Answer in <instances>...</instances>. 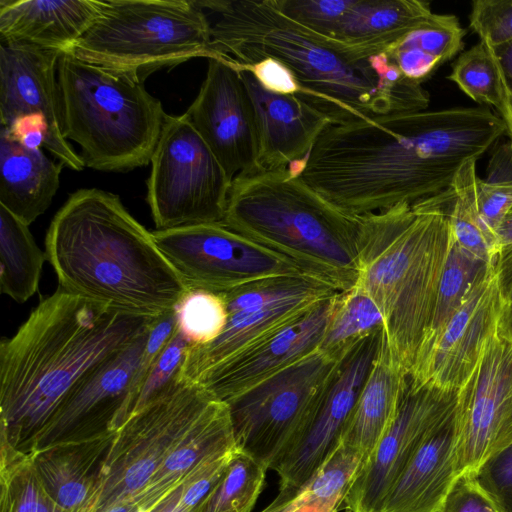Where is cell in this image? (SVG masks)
I'll use <instances>...</instances> for the list:
<instances>
[{"instance_id":"cell-1","label":"cell","mask_w":512,"mask_h":512,"mask_svg":"<svg viewBox=\"0 0 512 512\" xmlns=\"http://www.w3.org/2000/svg\"><path fill=\"white\" fill-rule=\"evenodd\" d=\"M507 133L484 107L390 113L328 124L300 177L352 216L416 204L451 187L461 166Z\"/></svg>"},{"instance_id":"cell-2","label":"cell","mask_w":512,"mask_h":512,"mask_svg":"<svg viewBox=\"0 0 512 512\" xmlns=\"http://www.w3.org/2000/svg\"><path fill=\"white\" fill-rule=\"evenodd\" d=\"M155 317L59 287L42 299L16 333L1 340V446L31 453L75 386L143 337Z\"/></svg>"},{"instance_id":"cell-3","label":"cell","mask_w":512,"mask_h":512,"mask_svg":"<svg viewBox=\"0 0 512 512\" xmlns=\"http://www.w3.org/2000/svg\"><path fill=\"white\" fill-rule=\"evenodd\" d=\"M223 59L252 65L274 58L295 75L305 101L332 121L426 110L430 97L386 53L356 61L331 39L286 16L275 0H196Z\"/></svg>"},{"instance_id":"cell-4","label":"cell","mask_w":512,"mask_h":512,"mask_svg":"<svg viewBox=\"0 0 512 512\" xmlns=\"http://www.w3.org/2000/svg\"><path fill=\"white\" fill-rule=\"evenodd\" d=\"M44 252L59 288L122 312L160 315L188 289L153 233L118 195L101 189L68 197L50 223Z\"/></svg>"},{"instance_id":"cell-5","label":"cell","mask_w":512,"mask_h":512,"mask_svg":"<svg viewBox=\"0 0 512 512\" xmlns=\"http://www.w3.org/2000/svg\"><path fill=\"white\" fill-rule=\"evenodd\" d=\"M451 199L449 188L413 205L359 216L356 284L382 309L388 344L408 374L430 327L453 243Z\"/></svg>"},{"instance_id":"cell-6","label":"cell","mask_w":512,"mask_h":512,"mask_svg":"<svg viewBox=\"0 0 512 512\" xmlns=\"http://www.w3.org/2000/svg\"><path fill=\"white\" fill-rule=\"evenodd\" d=\"M223 223L339 292L357 282L359 216L340 210L288 168L236 176Z\"/></svg>"},{"instance_id":"cell-7","label":"cell","mask_w":512,"mask_h":512,"mask_svg":"<svg viewBox=\"0 0 512 512\" xmlns=\"http://www.w3.org/2000/svg\"><path fill=\"white\" fill-rule=\"evenodd\" d=\"M57 81L62 133L80 145L85 166L125 172L151 161L167 114L142 82L67 52Z\"/></svg>"},{"instance_id":"cell-8","label":"cell","mask_w":512,"mask_h":512,"mask_svg":"<svg viewBox=\"0 0 512 512\" xmlns=\"http://www.w3.org/2000/svg\"><path fill=\"white\" fill-rule=\"evenodd\" d=\"M70 53L144 82L193 58H221L196 0H99V11Z\"/></svg>"},{"instance_id":"cell-9","label":"cell","mask_w":512,"mask_h":512,"mask_svg":"<svg viewBox=\"0 0 512 512\" xmlns=\"http://www.w3.org/2000/svg\"><path fill=\"white\" fill-rule=\"evenodd\" d=\"M341 361L318 349L225 402L236 448L275 471L306 434Z\"/></svg>"},{"instance_id":"cell-10","label":"cell","mask_w":512,"mask_h":512,"mask_svg":"<svg viewBox=\"0 0 512 512\" xmlns=\"http://www.w3.org/2000/svg\"><path fill=\"white\" fill-rule=\"evenodd\" d=\"M216 398L181 375L115 432L90 512L133 503L188 429Z\"/></svg>"},{"instance_id":"cell-11","label":"cell","mask_w":512,"mask_h":512,"mask_svg":"<svg viewBox=\"0 0 512 512\" xmlns=\"http://www.w3.org/2000/svg\"><path fill=\"white\" fill-rule=\"evenodd\" d=\"M150 162L147 203L157 230L223 223L232 180L186 112L166 116Z\"/></svg>"},{"instance_id":"cell-12","label":"cell","mask_w":512,"mask_h":512,"mask_svg":"<svg viewBox=\"0 0 512 512\" xmlns=\"http://www.w3.org/2000/svg\"><path fill=\"white\" fill-rule=\"evenodd\" d=\"M512 444V334L500 325L488 337L457 391L453 460L457 477L472 476Z\"/></svg>"},{"instance_id":"cell-13","label":"cell","mask_w":512,"mask_h":512,"mask_svg":"<svg viewBox=\"0 0 512 512\" xmlns=\"http://www.w3.org/2000/svg\"><path fill=\"white\" fill-rule=\"evenodd\" d=\"M152 233L188 288L221 294L268 277L305 274L286 257L224 223L156 229Z\"/></svg>"},{"instance_id":"cell-14","label":"cell","mask_w":512,"mask_h":512,"mask_svg":"<svg viewBox=\"0 0 512 512\" xmlns=\"http://www.w3.org/2000/svg\"><path fill=\"white\" fill-rule=\"evenodd\" d=\"M457 392L408 380L397 415L365 461L344 501L349 512H379L380 506L424 440L454 413Z\"/></svg>"},{"instance_id":"cell-15","label":"cell","mask_w":512,"mask_h":512,"mask_svg":"<svg viewBox=\"0 0 512 512\" xmlns=\"http://www.w3.org/2000/svg\"><path fill=\"white\" fill-rule=\"evenodd\" d=\"M505 308L493 262L438 335L417 356L409 378L418 384L457 392L476 366L486 339L499 327Z\"/></svg>"},{"instance_id":"cell-16","label":"cell","mask_w":512,"mask_h":512,"mask_svg":"<svg viewBox=\"0 0 512 512\" xmlns=\"http://www.w3.org/2000/svg\"><path fill=\"white\" fill-rule=\"evenodd\" d=\"M186 113L232 181L256 168L254 109L233 60L208 59L205 79Z\"/></svg>"},{"instance_id":"cell-17","label":"cell","mask_w":512,"mask_h":512,"mask_svg":"<svg viewBox=\"0 0 512 512\" xmlns=\"http://www.w3.org/2000/svg\"><path fill=\"white\" fill-rule=\"evenodd\" d=\"M61 53L28 44H0L1 126L10 127L27 116L40 117L46 124L43 147L64 166L81 171L85 164L62 133L57 81Z\"/></svg>"},{"instance_id":"cell-18","label":"cell","mask_w":512,"mask_h":512,"mask_svg":"<svg viewBox=\"0 0 512 512\" xmlns=\"http://www.w3.org/2000/svg\"><path fill=\"white\" fill-rule=\"evenodd\" d=\"M147 333L95 367L75 386L35 449L59 441L116 432L124 424L133 408L135 375Z\"/></svg>"},{"instance_id":"cell-19","label":"cell","mask_w":512,"mask_h":512,"mask_svg":"<svg viewBox=\"0 0 512 512\" xmlns=\"http://www.w3.org/2000/svg\"><path fill=\"white\" fill-rule=\"evenodd\" d=\"M385 328L361 340L342 359L306 434L275 470L280 492L295 494L337 446L380 348Z\"/></svg>"},{"instance_id":"cell-20","label":"cell","mask_w":512,"mask_h":512,"mask_svg":"<svg viewBox=\"0 0 512 512\" xmlns=\"http://www.w3.org/2000/svg\"><path fill=\"white\" fill-rule=\"evenodd\" d=\"M340 292L203 375L197 383L227 402L320 347Z\"/></svg>"},{"instance_id":"cell-21","label":"cell","mask_w":512,"mask_h":512,"mask_svg":"<svg viewBox=\"0 0 512 512\" xmlns=\"http://www.w3.org/2000/svg\"><path fill=\"white\" fill-rule=\"evenodd\" d=\"M237 70L254 109L258 140L254 170L285 169L306 158L331 119L304 99L271 92L251 72Z\"/></svg>"},{"instance_id":"cell-22","label":"cell","mask_w":512,"mask_h":512,"mask_svg":"<svg viewBox=\"0 0 512 512\" xmlns=\"http://www.w3.org/2000/svg\"><path fill=\"white\" fill-rule=\"evenodd\" d=\"M115 432L59 441L29 453L50 496L67 512H90Z\"/></svg>"},{"instance_id":"cell-23","label":"cell","mask_w":512,"mask_h":512,"mask_svg":"<svg viewBox=\"0 0 512 512\" xmlns=\"http://www.w3.org/2000/svg\"><path fill=\"white\" fill-rule=\"evenodd\" d=\"M98 11L99 0H0V40L70 52Z\"/></svg>"},{"instance_id":"cell-24","label":"cell","mask_w":512,"mask_h":512,"mask_svg":"<svg viewBox=\"0 0 512 512\" xmlns=\"http://www.w3.org/2000/svg\"><path fill=\"white\" fill-rule=\"evenodd\" d=\"M336 293L338 291L308 293L229 314L227 324L218 338L206 345L189 347L181 368V377L197 382L213 368L290 324L317 303Z\"/></svg>"},{"instance_id":"cell-25","label":"cell","mask_w":512,"mask_h":512,"mask_svg":"<svg viewBox=\"0 0 512 512\" xmlns=\"http://www.w3.org/2000/svg\"><path fill=\"white\" fill-rule=\"evenodd\" d=\"M409 374L393 355L384 331L378 353L342 430L339 443L368 460L393 423Z\"/></svg>"},{"instance_id":"cell-26","label":"cell","mask_w":512,"mask_h":512,"mask_svg":"<svg viewBox=\"0 0 512 512\" xmlns=\"http://www.w3.org/2000/svg\"><path fill=\"white\" fill-rule=\"evenodd\" d=\"M457 479L452 415L420 445L379 512H440Z\"/></svg>"},{"instance_id":"cell-27","label":"cell","mask_w":512,"mask_h":512,"mask_svg":"<svg viewBox=\"0 0 512 512\" xmlns=\"http://www.w3.org/2000/svg\"><path fill=\"white\" fill-rule=\"evenodd\" d=\"M234 448L236 445L228 406L214 398L132 504L140 512H151L202 463Z\"/></svg>"},{"instance_id":"cell-28","label":"cell","mask_w":512,"mask_h":512,"mask_svg":"<svg viewBox=\"0 0 512 512\" xmlns=\"http://www.w3.org/2000/svg\"><path fill=\"white\" fill-rule=\"evenodd\" d=\"M63 166L41 148L24 145L9 128L1 126L0 205L29 226L49 208Z\"/></svg>"},{"instance_id":"cell-29","label":"cell","mask_w":512,"mask_h":512,"mask_svg":"<svg viewBox=\"0 0 512 512\" xmlns=\"http://www.w3.org/2000/svg\"><path fill=\"white\" fill-rule=\"evenodd\" d=\"M432 13L426 1L355 0L332 38L341 54L367 60L386 53Z\"/></svg>"},{"instance_id":"cell-30","label":"cell","mask_w":512,"mask_h":512,"mask_svg":"<svg viewBox=\"0 0 512 512\" xmlns=\"http://www.w3.org/2000/svg\"><path fill=\"white\" fill-rule=\"evenodd\" d=\"M46 254L36 244L29 226L0 205V287L17 303L38 290Z\"/></svg>"},{"instance_id":"cell-31","label":"cell","mask_w":512,"mask_h":512,"mask_svg":"<svg viewBox=\"0 0 512 512\" xmlns=\"http://www.w3.org/2000/svg\"><path fill=\"white\" fill-rule=\"evenodd\" d=\"M476 162L467 161L456 173L450 187L452 200L448 218L455 242L473 256L492 263L499 252V245L480 214Z\"/></svg>"},{"instance_id":"cell-32","label":"cell","mask_w":512,"mask_h":512,"mask_svg":"<svg viewBox=\"0 0 512 512\" xmlns=\"http://www.w3.org/2000/svg\"><path fill=\"white\" fill-rule=\"evenodd\" d=\"M448 79L477 103L493 106L505 124L510 118L511 86L495 50L483 41L462 52Z\"/></svg>"},{"instance_id":"cell-33","label":"cell","mask_w":512,"mask_h":512,"mask_svg":"<svg viewBox=\"0 0 512 512\" xmlns=\"http://www.w3.org/2000/svg\"><path fill=\"white\" fill-rule=\"evenodd\" d=\"M385 328L378 303L359 285L340 292L319 350L342 360L361 340Z\"/></svg>"},{"instance_id":"cell-34","label":"cell","mask_w":512,"mask_h":512,"mask_svg":"<svg viewBox=\"0 0 512 512\" xmlns=\"http://www.w3.org/2000/svg\"><path fill=\"white\" fill-rule=\"evenodd\" d=\"M363 465V458L338 442L292 497V512H337Z\"/></svg>"},{"instance_id":"cell-35","label":"cell","mask_w":512,"mask_h":512,"mask_svg":"<svg viewBox=\"0 0 512 512\" xmlns=\"http://www.w3.org/2000/svg\"><path fill=\"white\" fill-rule=\"evenodd\" d=\"M0 512H67L50 496L30 456L1 446Z\"/></svg>"},{"instance_id":"cell-36","label":"cell","mask_w":512,"mask_h":512,"mask_svg":"<svg viewBox=\"0 0 512 512\" xmlns=\"http://www.w3.org/2000/svg\"><path fill=\"white\" fill-rule=\"evenodd\" d=\"M267 470L236 448L198 512H251L263 489Z\"/></svg>"},{"instance_id":"cell-37","label":"cell","mask_w":512,"mask_h":512,"mask_svg":"<svg viewBox=\"0 0 512 512\" xmlns=\"http://www.w3.org/2000/svg\"><path fill=\"white\" fill-rule=\"evenodd\" d=\"M492 263H487L473 256L460 247L453 238L441 274L432 321L417 356L438 335L460 306L470 288Z\"/></svg>"},{"instance_id":"cell-38","label":"cell","mask_w":512,"mask_h":512,"mask_svg":"<svg viewBox=\"0 0 512 512\" xmlns=\"http://www.w3.org/2000/svg\"><path fill=\"white\" fill-rule=\"evenodd\" d=\"M177 329L191 346L206 345L220 336L228 311L221 294L188 288L174 306Z\"/></svg>"},{"instance_id":"cell-39","label":"cell","mask_w":512,"mask_h":512,"mask_svg":"<svg viewBox=\"0 0 512 512\" xmlns=\"http://www.w3.org/2000/svg\"><path fill=\"white\" fill-rule=\"evenodd\" d=\"M481 217L495 234L512 206V143L510 140L493 151L484 178L478 181ZM497 237V236H496Z\"/></svg>"},{"instance_id":"cell-40","label":"cell","mask_w":512,"mask_h":512,"mask_svg":"<svg viewBox=\"0 0 512 512\" xmlns=\"http://www.w3.org/2000/svg\"><path fill=\"white\" fill-rule=\"evenodd\" d=\"M465 33L455 15L432 13L392 47L418 49L445 63L463 50Z\"/></svg>"},{"instance_id":"cell-41","label":"cell","mask_w":512,"mask_h":512,"mask_svg":"<svg viewBox=\"0 0 512 512\" xmlns=\"http://www.w3.org/2000/svg\"><path fill=\"white\" fill-rule=\"evenodd\" d=\"M190 346L177 329L147 374L130 416L158 398L176 381Z\"/></svg>"},{"instance_id":"cell-42","label":"cell","mask_w":512,"mask_h":512,"mask_svg":"<svg viewBox=\"0 0 512 512\" xmlns=\"http://www.w3.org/2000/svg\"><path fill=\"white\" fill-rule=\"evenodd\" d=\"M275 3L289 18L322 36L332 38L355 0H275Z\"/></svg>"},{"instance_id":"cell-43","label":"cell","mask_w":512,"mask_h":512,"mask_svg":"<svg viewBox=\"0 0 512 512\" xmlns=\"http://www.w3.org/2000/svg\"><path fill=\"white\" fill-rule=\"evenodd\" d=\"M469 27L494 50L512 41V0H475Z\"/></svg>"},{"instance_id":"cell-44","label":"cell","mask_w":512,"mask_h":512,"mask_svg":"<svg viewBox=\"0 0 512 512\" xmlns=\"http://www.w3.org/2000/svg\"><path fill=\"white\" fill-rule=\"evenodd\" d=\"M471 477L499 512H512V444L487 460Z\"/></svg>"},{"instance_id":"cell-45","label":"cell","mask_w":512,"mask_h":512,"mask_svg":"<svg viewBox=\"0 0 512 512\" xmlns=\"http://www.w3.org/2000/svg\"><path fill=\"white\" fill-rule=\"evenodd\" d=\"M176 330L177 323L174 308L156 316L153 320L147 333L141 361L135 375V400L151 367L168 345Z\"/></svg>"},{"instance_id":"cell-46","label":"cell","mask_w":512,"mask_h":512,"mask_svg":"<svg viewBox=\"0 0 512 512\" xmlns=\"http://www.w3.org/2000/svg\"><path fill=\"white\" fill-rule=\"evenodd\" d=\"M235 66L251 72L260 84L271 92L300 98L305 95L303 87L291 70L274 58H265L252 65H240L235 62Z\"/></svg>"},{"instance_id":"cell-47","label":"cell","mask_w":512,"mask_h":512,"mask_svg":"<svg viewBox=\"0 0 512 512\" xmlns=\"http://www.w3.org/2000/svg\"><path fill=\"white\" fill-rule=\"evenodd\" d=\"M440 512H499L471 476L455 482Z\"/></svg>"},{"instance_id":"cell-48","label":"cell","mask_w":512,"mask_h":512,"mask_svg":"<svg viewBox=\"0 0 512 512\" xmlns=\"http://www.w3.org/2000/svg\"><path fill=\"white\" fill-rule=\"evenodd\" d=\"M386 54L406 78L421 85L444 63L440 58L413 48L392 47Z\"/></svg>"},{"instance_id":"cell-49","label":"cell","mask_w":512,"mask_h":512,"mask_svg":"<svg viewBox=\"0 0 512 512\" xmlns=\"http://www.w3.org/2000/svg\"><path fill=\"white\" fill-rule=\"evenodd\" d=\"M494 267L505 306L512 304V245L499 250Z\"/></svg>"},{"instance_id":"cell-50","label":"cell","mask_w":512,"mask_h":512,"mask_svg":"<svg viewBox=\"0 0 512 512\" xmlns=\"http://www.w3.org/2000/svg\"><path fill=\"white\" fill-rule=\"evenodd\" d=\"M151 512H193L180 503L179 487L164 498Z\"/></svg>"},{"instance_id":"cell-51","label":"cell","mask_w":512,"mask_h":512,"mask_svg":"<svg viewBox=\"0 0 512 512\" xmlns=\"http://www.w3.org/2000/svg\"><path fill=\"white\" fill-rule=\"evenodd\" d=\"M499 250L512 245V206L496 232Z\"/></svg>"},{"instance_id":"cell-52","label":"cell","mask_w":512,"mask_h":512,"mask_svg":"<svg viewBox=\"0 0 512 512\" xmlns=\"http://www.w3.org/2000/svg\"><path fill=\"white\" fill-rule=\"evenodd\" d=\"M501 63L504 74L512 85V41L495 50Z\"/></svg>"},{"instance_id":"cell-53","label":"cell","mask_w":512,"mask_h":512,"mask_svg":"<svg viewBox=\"0 0 512 512\" xmlns=\"http://www.w3.org/2000/svg\"><path fill=\"white\" fill-rule=\"evenodd\" d=\"M291 495L279 493L277 498L261 512H292Z\"/></svg>"},{"instance_id":"cell-54","label":"cell","mask_w":512,"mask_h":512,"mask_svg":"<svg viewBox=\"0 0 512 512\" xmlns=\"http://www.w3.org/2000/svg\"><path fill=\"white\" fill-rule=\"evenodd\" d=\"M500 326L512 334V304L505 308Z\"/></svg>"},{"instance_id":"cell-55","label":"cell","mask_w":512,"mask_h":512,"mask_svg":"<svg viewBox=\"0 0 512 512\" xmlns=\"http://www.w3.org/2000/svg\"><path fill=\"white\" fill-rule=\"evenodd\" d=\"M511 86V98H510V118L508 123L506 124L507 127V136L509 137V140L512 143V85Z\"/></svg>"}]
</instances>
